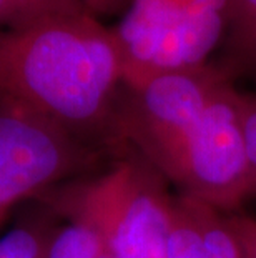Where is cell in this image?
I'll return each mask as SVG.
<instances>
[{"instance_id":"cell-15","label":"cell","mask_w":256,"mask_h":258,"mask_svg":"<svg viewBox=\"0 0 256 258\" xmlns=\"http://www.w3.org/2000/svg\"><path fill=\"white\" fill-rule=\"evenodd\" d=\"M100 258H113V256H112V255H108L107 251H105V253H103V255H102Z\"/></svg>"},{"instance_id":"cell-12","label":"cell","mask_w":256,"mask_h":258,"mask_svg":"<svg viewBox=\"0 0 256 258\" xmlns=\"http://www.w3.org/2000/svg\"><path fill=\"white\" fill-rule=\"evenodd\" d=\"M233 232L238 237L244 258H256V215L243 210L226 213Z\"/></svg>"},{"instance_id":"cell-1","label":"cell","mask_w":256,"mask_h":258,"mask_svg":"<svg viewBox=\"0 0 256 258\" xmlns=\"http://www.w3.org/2000/svg\"><path fill=\"white\" fill-rule=\"evenodd\" d=\"M122 89L115 34L89 7L0 30V97L22 102L110 158L132 150L120 130Z\"/></svg>"},{"instance_id":"cell-14","label":"cell","mask_w":256,"mask_h":258,"mask_svg":"<svg viewBox=\"0 0 256 258\" xmlns=\"http://www.w3.org/2000/svg\"><path fill=\"white\" fill-rule=\"evenodd\" d=\"M9 213H10V210H4V208H0V227H2L4 222L7 220Z\"/></svg>"},{"instance_id":"cell-10","label":"cell","mask_w":256,"mask_h":258,"mask_svg":"<svg viewBox=\"0 0 256 258\" xmlns=\"http://www.w3.org/2000/svg\"><path fill=\"white\" fill-rule=\"evenodd\" d=\"M50 230L43 220L17 225L0 238V258H42Z\"/></svg>"},{"instance_id":"cell-7","label":"cell","mask_w":256,"mask_h":258,"mask_svg":"<svg viewBox=\"0 0 256 258\" xmlns=\"http://www.w3.org/2000/svg\"><path fill=\"white\" fill-rule=\"evenodd\" d=\"M213 60L236 84H256V0H235L230 27Z\"/></svg>"},{"instance_id":"cell-3","label":"cell","mask_w":256,"mask_h":258,"mask_svg":"<svg viewBox=\"0 0 256 258\" xmlns=\"http://www.w3.org/2000/svg\"><path fill=\"white\" fill-rule=\"evenodd\" d=\"M231 84L215 60L133 84L123 82L118 102L123 140L172 185L226 112Z\"/></svg>"},{"instance_id":"cell-8","label":"cell","mask_w":256,"mask_h":258,"mask_svg":"<svg viewBox=\"0 0 256 258\" xmlns=\"http://www.w3.org/2000/svg\"><path fill=\"white\" fill-rule=\"evenodd\" d=\"M105 251L94 228L80 222H67L63 227H52L42 258H100Z\"/></svg>"},{"instance_id":"cell-2","label":"cell","mask_w":256,"mask_h":258,"mask_svg":"<svg viewBox=\"0 0 256 258\" xmlns=\"http://www.w3.org/2000/svg\"><path fill=\"white\" fill-rule=\"evenodd\" d=\"M173 200L168 180L133 148L37 199L52 215L94 228L113 258H168Z\"/></svg>"},{"instance_id":"cell-11","label":"cell","mask_w":256,"mask_h":258,"mask_svg":"<svg viewBox=\"0 0 256 258\" xmlns=\"http://www.w3.org/2000/svg\"><path fill=\"white\" fill-rule=\"evenodd\" d=\"M239 108H241V123L244 145H246L249 190H251V199H256V90H241Z\"/></svg>"},{"instance_id":"cell-4","label":"cell","mask_w":256,"mask_h":258,"mask_svg":"<svg viewBox=\"0 0 256 258\" xmlns=\"http://www.w3.org/2000/svg\"><path fill=\"white\" fill-rule=\"evenodd\" d=\"M235 0H132L112 27L123 82L203 67L220 52Z\"/></svg>"},{"instance_id":"cell-6","label":"cell","mask_w":256,"mask_h":258,"mask_svg":"<svg viewBox=\"0 0 256 258\" xmlns=\"http://www.w3.org/2000/svg\"><path fill=\"white\" fill-rule=\"evenodd\" d=\"M168 258H244L226 213L175 194Z\"/></svg>"},{"instance_id":"cell-13","label":"cell","mask_w":256,"mask_h":258,"mask_svg":"<svg viewBox=\"0 0 256 258\" xmlns=\"http://www.w3.org/2000/svg\"><path fill=\"white\" fill-rule=\"evenodd\" d=\"M83 2L97 17H100V15H115L122 10L125 12L132 0H83Z\"/></svg>"},{"instance_id":"cell-9","label":"cell","mask_w":256,"mask_h":258,"mask_svg":"<svg viewBox=\"0 0 256 258\" xmlns=\"http://www.w3.org/2000/svg\"><path fill=\"white\" fill-rule=\"evenodd\" d=\"M87 7L83 0H0V30L29 27L48 15Z\"/></svg>"},{"instance_id":"cell-5","label":"cell","mask_w":256,"mask_h":258,"mask_svg":"<svg viewBox=\"0 0 256 258\" xmlns=\"http://www.w3.org/2000/svg\"><path fill=\"white\" fill-rule=\"evenodd\" d=\"M115 158L57 127L19 100L0 97V208L37 200L60 183L99 172Z\"/></svg>"}]
</instances>
